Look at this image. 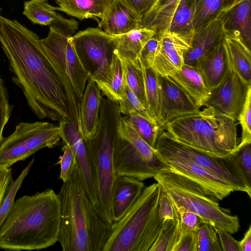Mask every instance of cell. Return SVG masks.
<instances>
[{"instance_id":"1","label":"cell","mask_w":251,"mask_h":251,"mask_svg":"<svg viewBox=\"0 0 251 251\" xmlns=\"http://www.w3.org/2000/svg\"><path fill=\"white\" fill-rule=\"evenodd\" d=\"M40 39L18 21L0 15V44L12 80L30 109L41 120L78 122L79 104L47 58Z\"/></svg>"},{"instance_id":"2","label":"cell","mask_w":251,"mask_h":251,"mask_svg":"<svg viewBox=\"0 0 251 251\" xmlns=\"http://www.w3.org/2000/svg\"><path fill=\"white\" fill-rule=\"evenodd\" d=\"M59 201L51 189L17 199L0 227V249L39 250L58 240Z\"/></svg>"},{"instance_id":"3","label":"cell","mask_w":251,"mask_h":251,"mask_svg":"<svg viewBox=\"0 0 251 251\" xmlns=\"http://www.w3.org/2000/svg\"><path fill=\"white\" fill-rule=\"evenodd\" d=\"M63 251H102L111 230L97 212L76 168L57 194Z\"/></svg>"},{"instance_id":"4","label":"cell","mask_w":251,"mask_h":251,"mask_svg":"<svg viewBox=\"0 0 251 251\" xmlns=\"http://www.w3.org/2000/svg\"><path fill=\"white\" fill-rule=\"evenodd\" d=\"M177 140L209 155L225 157L238 146L234 120L209 107L176 118L163 128Z\"/></svg>"},{"instance_id":"5","label":"cell","mask_w":251,"mask_h":251,"mask_svg":"<svg viewBox=\"0 0 251 251\" xmlns=\"http://www.w3.org/2000/svg\"><path fill=\"white\" fill-rule=\"evenodd\" d=\"M121 117L118 102L102 98L96 132L85 140L87 152L97 177L98 205L95 209L100 218L109 225L114 223L110 199L116 176L113 151L119 135Z\"/></svg>"},{"instance_id":"6","label":"cell","mask_w":251,"mask_h":251,"mask_svg":"<svg viewBox=\"0 0 251 251\" xmlns=\"http://www.w3.org/2000/svg\"><path fill=\"white\" fill-rule=\"evenodd\" d=\"M161 191L158 183L145 187L124 216L111 225L102 251H150L157 230L152 213Z\"/></svg>"},{"instance_id":"7","label":"cell","mask_w":251,"mask_h":251,"mask_svg":"<svg viewBox=\"0 0 251 251\" xmlns=\"http://www.w3.org/2000/svg\"><path fill=\"white\" fill-rule=\"evenodd\" d=\"M170 198L178 214L189 211L201 217L205 223L222 228L230 234L240 228L239 218L221 207L217 200L207 195L201 187L170 168L153 177Z\"/></svg>"},{"instance_id":"8","label":"cell","mask_w":251,"mask_h":251,"mask_svg":"<svg viewBox=\"0 0 251 251\" xmlns=\"http://www.w3.org/2000/svg\"><path fill=\"white\" fill-rule=\"evenodd\" d=\"M78 22L60 15L50 25L46 37L40 39L41 47L75 100L79 103L89 75L83 66L75 50L72 36Z\"/></svg>"},{"instance_id":"9","label":"cell","mask_w":251,"mask_h":251,"mask_svg":"<svg viewBox=\"0 0 251 251\" xmlns=\"http://www.w3.org/2000/svg\"><path fill=\"white\" fill-rule=\"evenodd\" d=\"M118 131L113 151L116 175L143 181L154 177L170 168L156 151L139 136L125 117L121 118Z\"/></svg>"},{"instance_id":"10","label":"cell","mask_w":251,"mask_h":251,"mask_svg":"<svg viewBox=\"0 0 251 251\" xmlns=\"http://www.w3.org/2000/svg\"><path fill=\"white\" fill-rule=\"evenodd\" d=\"M61 139V129L47 122H20L0 146V166L10 167L38 151L52 148Z\"/></svg>"},{"instance_id":"11","label":"cell","mask_w":251,"mask_h":251,"mask_svg":"<svg viewBox=\"0 0 251 251\" xmlns=\"http://www.w3.org/2000/svg\"><path fill=\"white\" fill-rule=\"evenodd\" d=\"M155 150L165 151L189 160L226 181L234 191L244 192L251 197V185L238 165L233 152L225 157L210 155L177 140L163 130L158 135Z\"/></svg>"},{"instance_id":"12","label":"cell","mask_w":251,"mask_h":251,"mask_svg":"<svg viewBox=\"0 0 251 251\" xmlns=\"http://www.w3.org/2000/svg\"><path fill=\"white\" fill-rule=\"evenodd\" d=\"M77 55L89 79L97 85L105 82L115 54L114 35L100 27H88L72 36Z\"/></svg>"},{"instance_id":"13","label":"cell","mask_w":251,"mask_h":251,"mask_svg":"<svg viewBox=\"0 0 251 251\" xmlns=\"http://www.w3.org/2000/svg\"><path fill=\"white\" fill-rule=\"evenodd\" d=\"M155 150L171 169L197 183L214 199L222 200L234 191L226 181L199 165L168 151Z\"/></svg>"},{"instance_id":"14","label":"cell","mask_w":251,"mask_h":251,"mask_svg":"<svg viewBox=\"0 0 251 251\" xmlns=\"http://www.w3.org/2000/svg\"><path fill=\"white\" fill-rule=\"evenodd\" d=\"M63 144L71 147L75 155V168L88 196L94 206L98 205L97 177L88 155L85 140L79 130L78 124L66 121L59 122Z\"/></svg>"},{"instance_id":"15","label":"cell","mask_w":251,"mask_h":251,"mask_svg":"<svg viewBox=\"0 0 251 251\" xmlns=\"http://www.w3.org/2000/svg\"><path fill=\"white\" fill-rule=\"evenodd\" d=\"M251 87V84L244 81L230 70L219 85L210 90L203 106L236 121Z\"/></svg>"},{"instance_id":"16","label":"cell","mask_w":251,"mask_h":251,"mask_svg":"<svg viewBox=\"0 0 251 251\" xmlns=\"http://www.w3.org/2000/svg\"><path fill=\"white\" fill-rule=\"evenodd\" d=\"M158 125L162 130L174 119L200 110L192 100L167 76L158 74Z\"/></svg>"},{"instance_id":"17","label":"cell","mask_w":251,"mask_h":251,"mask_svg":"<svg viewBox=\"0 0 251 251\" xmlns=\"http://www.w3.org/2000/svg\"><path fill=\"white\" fill-rule=\"evenodd\" d=\"M158 37L159 46L153 68L158 74L168 75L184 64V54L192 39L169 31Z\"/></svg>"},{"instance_id":"18","label":"cell","mask_w":251,"mask_h":251,"mask_svg":"<svg viewBox=\"0 0 251 251\" xmlns=\"http://www.w3.org/2000/svg\"><path fill=\"white\" fill-rule=\"evenodd\" d=\"M145 187L142 181L132 177L116 175L110 199L114 223L124 216L140 196Z\"/></svg>"},{"instance_id":"19","label":"cell","mask_w":251,"mask_h":251,"mask_svg":"<svg viewBox=\"0 0 251 251\" xmlns=\"http://www.w3.org/2000/svg\"><path fill=\"white\" fill-rule=\"evenodd\" d=\"M140 22L126 0H112L99 27L108 34L119 35L139 28Z\"/></svg>"},{"instance_id":"20","label":"cell","mask_w":251,"mask_h":251,"mask_svg":"<svg viewBox=\"0 0 251 251\" xmlns=\"http://www.w3.org/2000/svg\"><path fill=\"white\" fill-rule=\"evenodd\" d=\"M224 36L220 18L195 31L190 47L184 54V64L195 66L223 40Z\"/></svg>"},{"instance_id":"21","label":"cell","mask_w":251,"mask_h":251,"mask_svg":"<svg viewBox=\"0 0 251 251\" xmlns=\"http://www.w3.org/2000/svg\"><path fill=\"white\" fill-rule=\"evenodd\" d=\"M102 98L95 82L89 79L80 100L78 117L79 130L85 140L96 132Z\"/></svg>"},{"instance_id":"22","label":"cell","mask_w":251,"mask_h":251,"mask_svg":"<svg viewBox=\"0 0 251 251\" xmlns=\"http://www.w3.org/2000/svg\"><path fill=\"white\" fill-rule=\"evenodd\" d=\"M195 66L199 70L206 86L210 90L219 85L230 70L224 38Z\"/></svg>"},{"instance_id":"23","label":"cell","mask_w":251,"mask_h":251,"mask_svg":"<svg viewBox=\"0 0 251 251\" xmlns=\"http://www.w3.org/2000/svg\"><path fill=\"white\" fill-rule=\"evenodd\" d=\"M251 0H244L225 12L220 19L224 33L238 37L250 50L251 48Z\"/></svg>"},{"instance_id":"24","label":"cell","mask_w":251,"mask_h":251,"mask_svg":"<svg viewBox=\"0 0 251 251\" xmlns=\"http://www.w3.org/2000/svg\"><path fill=\"white\" fill-rule=\"evenodd\" d=\"M166 76L182 89L200 108L209 97L210 90L196 66L184 64L180 69Z\"/></svg>"},{"instance_id":"25","label":"cell","mask_w":251,"mask_h":251,"mask_svg":"<svg viewBox=\"0 0 251 251\" xmlns=\"http://www.w3.org/2000/svg\"><path fill=\"white\" fill-rule=\"evenodd\" d=\"M155 32L145 27H139L127 33L114 35L115 53L126 62H133L139 59L142 49Z\"/></svg>"},{"instance_id":"26","label":"cell","mask_w":251,"mask_h":251,"mask_svg":"<svg viewBox=\"0 0 251 251\" xmlns=\"http://www.w3.org/2000/svg\"><path fill=\"white\" fill-rule=\"evenodd\" d=\"M224 43L230 70L251 83V51L237 37L224 33Z\"/></svg>"},{"instance_id":"27","label":"cell","mask_w":251,"mask_h":251,"mask_svg":"<svg viewBox=\"0 0 251 251\" xmlns=\"http://www.w3.org/2000/svg\"><path fill=\"white\" fill-rule=\"evenodd\" d=\"M180 0H157L142 18L139 27L154 30L156 35L168 31L171 22Z\"/></svg>"},{"instance_id":"28","label":"cell","mask_w":251,"mask_h":251,"mask_svg":"<svg viewBox=\"0 0 251 251\" xmlns=\"http://www.w3.org/2000/svg\"><path fill=\"white\" fill-rule=\"evenodd\" d=\"M112 0H56V10L82 20L101 19Z\"/></svg>"},{"instance_id":"29","label":"cell","mask_w":251,"mask_h":251,"mask_svg":"<svg viewBox=\"0 0 251 251\" xmlns=\"http://www.w3.org/2000/svg\"><path fill=\"white\" fill-rule=\"evenodd\" d=\"M126 83L123 63L115 53L107 81L97 85L102 96H106V98L113 101L118 102L123 98Z\"/></svg>"},{"instance_id":"30","label":"cell","mask_w":251,"mask_h":251,"mask_svg":"<svg viewBox=\"0 0 251 251\" xmlns=\"http://www.w3.org/2000/svg\"><path fill=\"white\" fill-rule=\"evenodd\" d=\"M194 0H180L172 18L169 31L192 38L195 30Z\"/></svg>"},{"instance_id":"31","label":"cell","mask_w":251,"mask_h":251,"mask_svg":"<svg viewBox=\"0 0 251 251\" xmlns=\"http://www.w3.org/2000/svg\"><path fill=\"white\" fill-rule=\"evenodd\" d=\"M24 5L23 14L34 24L50 25L60 15L48 0H29Z\"/></svg>"},{"instance_id":"32","label":"cell","mask_w":251,"mask_h":251,"mask_svg":"<svg viewBox=\"0 0 251 251\" xmlns=\"http://www.w3.org/2000/svg\"><path fill=\"white\" fill-rule=\"evenodd\" d=\"M121 60L124 66L127 85L147 110L144 67L140 59L133 62Z\"/></svg>"},{"instance_id":"33","label":"cell","mask_w":251,"mask_h":251,"mask_svg":"<svg viewBox=\"0 0 251 251\" xmlns=\"http://www.w3.org/2000/svg\"><path fill=\"white\" fill-rule=\"evenodd\" d=\"M195 13L193 25L195 31L219 18L223 0H194Z\"/></svg>"},{"instance_id":"34","label":"cell","mask_w":251,"mask_h":251,"mask_svg":"<svg viewBox=\"0 0 251 251\" xmlns=\"http://www.w3.org/2000/svg\"><path fill=\"white\" fill-rule=\"evenodd\" d=\"M144 72L147 111L158 124L159 98L158 74L152 67H144Z\"/></svg>"},{"instance_id":"35","label":"cell","mask_w":251,"mask_h":251,"mask_svg":"<svg viewBox=\"0 0 251 251\" xmlns=\"http://www.w3.org/2000/svg\"><path fill=\"white\" fill-rule=\"evenodd\" d=\"M180 232L179 219L177 213L175 219L168 220L163 224L150 251H173Z\"/></svg>"},{"instance_id":"36","label":"cell","mask_w":251,"mask_h":251,"mask_svg":"<svg viewBox=\"0 0 251 251\" xmlns=\"http://www.w3.org/2000/svg\"><path fill=\"white\" fill-rule=\"evenodd\" d=\"M139 136L152 149L155 150L158 135L162 130L158 124L133 113L124 116Z\"/></svg>"},{"instance_id":"37","label":"cell","mask_w":251,"mask_h":251,"mask_svg":"<svg viewBox=\"0 0 251 251\" xmlns=\"http://www.w3.org/2000/svg\"><path fill=\"white\" fill-rule=\"evenodd\" d=\"M34 158L29 162L26 167L24 169L18 177L12 179L8 186L6 192L4 196L0 206V227L5 221L14 202L16 195L20 189L23 181L28 174L34 162Z\"/></svg>"},{"instance_id":"38","label":"cell","mask_w":251,"mask_h":251,"mask_svg":"<svg viewBox=\"0 0 251 251\" xmlns=\"http://www.w3.org/2000/svg\"><path fill=\"white\" fill-rule=\"evenodd\" d=\"M198 251H222L216 228L207 223H201L196 230Z\"/></svg>"},{"instance_id":"39","label":"cell","mask_w":251,"mask_h":251,"mask_svg":"<svg viewBox=\"0 0 251 251\" xmlns=\"http://www.w3.org/2000/svg\"><path fill=\"white\" fill-rule=\"evenodd\" d=\"M118 103L119 110L121 114L126 116L131 113H136L149 120L155 122L141 103L133 91L128 86L127 83L126 84L123 98L118 101Z\"/></svg>"},{"instance_id":"40","label":"cell","mask_w":251,"mask_h":251,"mask_svg":"<svg viewBox=\"0 0 251 251\" xmlns=\"http://www.w3.org/2000/svg\"><path fill=\"white\" fill-rule=\"evenodd\" d=\"M237 120L242 128V136L239 145L251 143V87L249 88L243 108Z\"/></svg>"},{"instance_id":"41","label":"cell","mask_w":251,"mask_h":251,"mask_svg":"<svg viewBox=\"0 0 251 251\" xmlns=\"http://www.w3.org/2000/svg\"><path fill=\"white\" fill-rule=\"evenodd\" d=\"M13 107L9 102L7 89L0 75V146L4 138L3 129L9 121Z\"/></svg>"},{"instance_id":"42","label":"cell","mask_w":251,"mask_h":251,"mask_svg":"<svg viewBox=\"0 0 251 251\" xmlns=\"http://www.w3.org/2000/svg\"><path fill=\"white\" fill-rule=\"evenodd\" d=\"M233 154L247 182L251 185V143L238 145Z\"/></svg>"},{"instance_id":"43","label":"cell","mask_w":251,"mask_h":251,"mask_svg":"<svg viewBox=\"0 0 251 251\" xmlns=\"http://www.w3.org/2000/svg\"><path fill=\"white\" fill-rule=\"evenodd\" d=\"M62 151L63 154L58 162L60 166L59 178L65 182L70 178L75 168V163L74 154L69 145L64 144Z\"/></svg>"},{"instance_id":"44","label":"cell","mask_w":251,"mask_h":251,"mask_svg":"<svg viewBox=\"0 0 251 251\" xmlns=\"http://www.w3.org/2000/svg\"><path fill=\"white\" fill-rule=\"evenodd\" d=\"M159 46V39L156 35L152 37L145 45L139 56V59L144 67H153Z\"/></svg>"},{"instance_id":"45","label":"cell","mask_w":251,"mask_h":251,"mask_svg":"<svg viewBox=\"0 0 251 251\" xmlns=\"http://www.w3.org/2000/svg\"><path fill=\"white\" fill-rule=\"evenodd\" d=\"M180 228L178 240L173 251H198L197 235L196 231Z\"/></svg>"},{"instance_id":"46","label":"cell","mask_w":251,"mask_h":251,"mask_svg":"<svg viewBox=\"0 0 251 251\" xmlns=\"http://www.w3.org/2000/svg\"><path fill=\"white\" fill-rule=\"evenodd\" d=\"M177 212L167 194L161 189L158 205V215L163 223L175 219Z\"/></svg>"},{"instance_id":"47","label":"cell","mask_w":251,"mask_h":251,"mask_svg":"<svg viewBox=\"0 0 251 251\" xmlns=\"http://www.w3.org/2000/svg\"><path fill=\"white\" fill-rule=\"evenodd\" d=\"M177 214L181 228L196 231L201 223H205L201 217L194 212L186 211Z\"/></svg>"},{"instance_id":"48","label":"cell","mask_w":251,"mask_h":251,"mask_svg":"<svg viewBox=\"0 0 251 251\" xmlns=\"http://www.w3.org/2000/svg\"><path fill=\"white\" fill-rule=\"evenodd\" d=\"M222 251H241L239 241L222 228H215Z\"/></svg>"},{"instance_id":"49","label":"cell","mask_w":251,"mask_h":251,"mask_svg":"<svg viewBox=\"0 0 251 251\" xmlns=\"http://www.w3.org/2000/svg\"><path fill=\"white\" fill-rule=\"evenodd\" d=\"M126 1L141 20L157 0H126Z\"/></svg>"},{"instance_id":"50","label":"cell","mask_w":251,"mask_h":251,"mask_svg":"<svg viewBox=\"0 0 251 251\" xmlns=\"http://www.w3.org/2000/svg\"><path fill=\"white\" fill-rule=\"evenodd\" d=\"M12 179V171L10 167L0 166V206L8 186Z\"/></svg>"},{"instance_id":"51","label":"cell","mask_w":251,"mask_h":251,"mask_svg":"<svg viewBox=\"0 0 251 251\" xmlns=\"http://www.w3.org/2000/svg\"><path fill=\"white\" fill-rule=\"evenodd\" d=\"M241 251H251V226L250 225L242 240L239 241Z\"/></svg>"},{"instance_id":"52","label":"cell","mask_w":251,"mask_h":251,"mask_svg":"<svg viewBox=\"0 0 251 251\" xmlns=\"http://www.w3.org/2000/svg\"><path fill=\"white\" fill-rule=\"evenodd\" d=\"M244 0H223L221 13L226 12L235 5Z\"/></svg>"}]
</instances>
